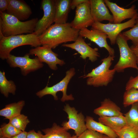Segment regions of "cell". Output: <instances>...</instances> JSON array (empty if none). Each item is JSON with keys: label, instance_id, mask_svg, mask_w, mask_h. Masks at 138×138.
Masks as SVG:
<instances>
[{"label": "cell", "instance_id": "obj_1", "mask_svg": "<svg viewBox=\"0 0 138 138\" xmlns=\"http://www.w3.org/2000/svg\"><path fill=\"white\" fill-rule=\"evenodd\" d=\"M79 31L73 28L70 23L54 24L39 37L41 45L54 49L62 43L74 42L79 35Z\"/></svg>", "mask_w": 138, "mask_h": 138}, {"label": "cell", "instance_id": "obj_2", "mask_svg": "<svg viewBox=\"0 0 138 138\" xmlns=\"http://www.w3.org/2000/svg\"><path fill=\"white\" fill-rule=\"evenodd\" d=\"M0 33L5 37L33 33L39 20L37 18L22 21L16 17L0 12Z\"/></svg>", "mask_w": 138, "mask_h": 138}, {"label": "cell", "instance_id": "obj_3", "mask_svg": "<svg viewBox=\"0 0 138 138\" xmlns=\"http://www.w3.org/2000/svg\"><path fill=\"white\" fill-rule=\"evenodd\" d=\"M24 45L35 47L41 45L39 37L34 33L5 37L0 33V58L7 59L14 48Z\"/></svg>", "mask_w": 138, "mask_h": 138}, {"label": "cell", "instance_id": "obj_4", "mask_svg": "<svg viewBox=\"0 0 138 138\" xmlns=\"http://www.w3.org/2000/svg\"><path fill=\"white\" fill-rule=\"evenodd\" d=\"M114 57L115 56L109 55L102 59L100 65L83 77L84 78L88 77L87 85L95 87L106 86L112 81L116 71L114 68L110 69V68Z\"/></svg>", "mask_w": 138, "mask_h": 138}, {"label": "cell", "instance_id": "obj_5", "mask_svg": "<svg viewBox=\"0 0 138 138\" xmlns=\"http://www.w3.org/2000/svg\"><path fill=\"white\" fill-rule=\"evenodd\" d=\"M128 40L121 33L118 36L116 43L119 48L120 57L118 62L114 66L116 72H123L127 68H138L135 56L129 45Z\"/></svg>", "mask_w": 138, "mask_h": 138}, {"label": "cell", "instance_id": "obj_6", "mask_svg": "<svg viewBox=\"0 0 138 138\" xmlns=\"http://www.w3.org/2000/svg\"><path fill=\"white\" fill-rule=\"evenodd\" d=\"M65 77L60 82L52 86L49 87L47 85L44 89L37 92L36 95L39 98H41L45 95H51L53 96L55 100L58 99L56 93L61 91L63 93L61 100L62 102L66 101L73 100L74 98L72 94L67 95L66 91L68 84L72 78L75 75V69L72 68L67 71Z\"/></svg>", "mask_w": 138, "mask_h": 138}, {"label": "cell", "instance_id": "obj_7", "mask_svg": "<svg viewBox=\"0 0 138 138\" xmlns=\"http://www.w3.org/2000/svg\"><path fill=\"white\" fill-rule=\"evenodd\" d=\"M29 53L23 56H16L11 54L6 59L10 67L20 68L22 75L26 76L30 72L36 71L43 67V64L38 57H29Z\"/></svg>", "mask_w": 138, "mask_h": 138}, {"label": "cell", "instance_id": "obj_8", "mask_svg": "<svg viewBox=\"0 0 138 138\" xmlns=\"http://www.w3.org/2000/svg\"><path fill=\"white\" fill-rule=\"evenodd\" d=\"M138 15H136L129 20L123 23L105 24L98 22H95L92 28L98 29L106 34L112 45L116 43L117 38L121 32L125 29L132 28L136 22V19Z\"/></svg>", "mask_w": 138, "mask_h": 138}, {"label": "cell", "instance_id": "obj_9", "mask_svg": "<svg viewBox=\"0 0 138 138\" xmlns=\"http://www.w3.org/2000/svg\"><path fill=\"white\" fill-rule=\"evenodd\" d=\"M41 6L43 11L42 17L38 20L33 33L39 37L54 22L55 8V0H43Z\"/></svg>", "mask_w": 138, "mask_h": 138}, {"label": "cell", "instance_id": "obj_10", "mask_svg": "<svg viewBox=\"0 0 138 138\" xmlns=\"http://www.w3.org/2000/svg\"><path fill=\"white\" fill-rule=\"evenodd\" d=\"M63 110L68 115V120L63 122L61 125L66 130H74L76 135H80L87 129L85 124V119L82 112L78 113V111L73 107H71L68 104L64 106Z\"/></svg>", "mask_w": 138, "mask_h": 138}, {"label": "cell", "instance_id": "obj_11", "mask_svg": "<svg viewBox=\"0 0 138 138\" xmlns=\"http://www.w3.org/2000/svg\"><path fill=\"white\" fill-rule=\"evenodd\" d=\"M94 22L91 13L89 0L76 7L74 18L70 24L73 28L80 30L92 26Z\"/></svg>", "mask_w": 138, "mask_h": 138}, {"label": "cell", "instance_id": "obj_12", "mask_svg": "<svg viewBox=\"0 0 138 138\" xmlns=\"http://www.w3.org/2000/svg\"><path fill=\"white\" fill-rule=\"evenodd\" d=\"M51 48L46 46H39L29 50V54L37 56L42 62L47 63L51 69L56 70L57 65L62 66L64 62L58 58V54L52 50Z\"/></svg>", "mask_w": 138, "mask_h": 138}, {"label": "cell", "instance_id": "obj_13", "mask_svg": "<svg viewBox=\"0 0 138 138\" xmlns=\"http://www.w3.org/2000/svg\"><path fill=\"white\" fill-rule=\"evenodd\" d=\"M62 46L71 48L77 51L80 55V57L85 60L87 57L92 62L96 61L100 56L98 52V49L92 48L86 43L83 37L79 35L74 42L70 44H64Z\"/></svg>", "mask_w": 138, "mask_h": 138}, {"label": "cell", "instance_id": "obj_14", "mask_svg": "<svg viewBox=\"0 0 138 138\" xmlns=\"http://www.w3.org/2000/svg\"><path fill=\"white\" fill-rule=\"evenodd\" d=\"M79 34L83 37L86 38L95 43L99 47L105 48L108 52L109 55L114 56V50L107 43V36L105 33L93 28L90 30L86 28L80 30Z\"/></svg>", "mask_w": 138, "mask_h": 138}, {"label": "cell", "instance_id": "obj_15", "mask_svg": "<svg viewBox=\"0 0 138 138\" xmlns=\"http://www.w3.org/2000/svg\"><path fill=\"white\" fill-rule=\"evenodd\" d=\"M104 1L112 14L114 24L121 23L125 19H131L138 15L137 9L134 5H132L129 8L126 9L109 0H104Z\"/></svg>", "mask_w": 138, "mask_h": 138}, {"label": "cell", "instance_id": "obj_16", "mask_svg": "<svg viewBox=\"0 0 138 138\" xmlns=\"http://www.w3.org/2000/svg\"><path fill=\"white\" fill-rule=\"evenodd\" d=\"M9 4L6 13L13 16L20 21L28 19L32 14L30 6L24 1L8 0Z\"/></svg>", "mask_w": 138, "mask_h": 138}, {"label": "cell", "instance_id": "obj_17", "mask_svg": "<svg viewBox=\"0 0 138 138\" xmlns=\"http://www.w3.org/2000/svg\"><path fill=\"white\" fill-rule=\"evenodd\" d=\"M91 14L95 22H100L103 20L109 23L113 21L112 15H111L103 0H89Z\"/></svg>", "mask_w": 138, "mask_h": 138}, {"label": "cell", "instance_id": "obj_18", "mask_svg": "<svg viewBox=\"0 0 138 138\" xmlns=\"http://www.w3.org/2000/svg\"><path fill=\"white\" fill-rule=\"evenodd\" d=\"M94 112L100 117H112L123 114L120 108L110 99H105L101 106L95 109Z\"/></svg>", "mask_w": 138, "mask_h": 138}, {"label": "cell", "instance_id": "obj_19", "mask_svg": "<svg viewBox=\"0 0 138 138\" xmlns=\"http://www.w3.org/2000/svg\"><path fill=\"white\" fill-rule=\"evenodd\" d=\"M71 1L55 0V15L54 24H63L67 23Z\"/></svg>", "mask_w": 138, "mask_h": 138}, {"label": "cell", "instance_id": "obj_20", "mask_svg": "<svg viewBox=\"0 0 138 138\" xmlns=\"http://www.w3.org/2000/svg\"><path fill=\"white\" fill-rule=\"evenodd\" d=\"M85 122L88 129L97 132L111 138L118 137L113 130L101 123L95 121L91 117L87 116L85 119Z\"/></svg>", "mask_w": 138, "mask_h": 138}, {"label": "cell", "instance_id": "obj_21", "mask_svg": "<svg viewBox=\"0 0 138 138\" xmlns=\"http://www.w3.org/2000/svg\"><path fill=\"white\" fill-rule=\"evenodd\" d=\"M99 122L109 127L115 132L127 124L124 116L123 114L112 117H101Z\"/></svg>", "mask_w": 138, "mask_h": 138}, {"label": "cell", "instance_id": "obj_22", "mask_svg": "<svg viewBox=\"0 0 138 138\" xmlns=\"http://www.w3.org/2000/svg\"><path fill=\"white\" fill-rule=\"evenodd\" d=\"M25 105V101L21 100L17 102L7 105L0 110V116L9 120L21 114V112Z\"/></svg>", "mask_w": 138, "mask_h": 138}, {"label": "cell", "instance_id": "obj_23", "mask_svg": "<svg viewBox=\"0 0 138 138\" xmlns=\"http://www.w3.org/2000/svg\"><path fill=\"white\" fill-rule=\"evenodd\" d=\"M44 133L43 138H71L72 136L67 131L54 123L52 127L42 130Z\"/></svg>", "mask_w": 138, "mask_h": 138}, {"label": "cell", "instance_id": "obj_24", "mask_svg": "<svg viewBox=\"0 0 138 138\" xmlns=\"http://www.w3.org/2000/svg\"><path fill=\"white\" fill-rule=\"evenodd\" d=\"M16 87L14 82L8 80L4 71H0V91L6 97H8L9 93L14 95L15 94Z\"/></svg>", "mask_w": 138, "mask_h": 138}, {"label": "cell", "instance_id": "obj_25", "mask_svg": "<svg viewBox=\"0 0 138 138\" xmlns=\"http://www.w3.org/2000/svg\"><path fill=\"white\" fill-rule=\"evenodd\" d=\"M119 138H138V128L127 124L115 132Z\"/></svg>", "mask_w": 138, "mask_h": 138}, {"label": "cell", "instance_id": "obj_26", "mask_svg": "<svg viewBox=\"0 0 138 138\" xmlns=\"http://www.w3.org/2000/svg\"><path fill=\"white\" fill-rule=\"evenodd\" d=\"M127 124L138 128V103L132 105L130 110L124 114Z\"/></svg>", "mask_w": 138, "mask_h": 138}, {"label": "cell", "instance_id": "obj_27", "mask_svg": "<svg viewBox=\"0 0 138 138\" xmlns=\"http://www.w3.org/2000/svg\"><path fill=\"white\" fill-rule=\"evenodd\" d=\"M9 120V123L22 131H25L27 125L30 122L27 116L22 114L14 117Z\"/></svg>", "mask_w": 138, "mask_h": 138}, {"label": "cell", "instance_id": "obj_28", "mask_svg": "<svg viewBox=\"0 0 138 138\" xmlns=\"http://www.w3.org/2000/svg\"><path fill=\"white\" fill-rule=\"evenodd\" d=\"M123 97V104L124 107L138 103V89L132 88L126 90Z\"/></svg>", "mask_w": 138, "mask_h": 138}, {"label": "cell", "instance_id": "obj_29", "mask_svg": "<svg viewBox=\"0 0 138 138\" xmlns=\"http://www.w3.org/2000/svg\"><path fill=\"white\" fill-rule=\"evenodd\" d=\"M22 132L9 123L7 124L4 123L1 125L0 128V137L10 138Z\"/></svg>", "mask_w": 138, "mask_h": 138}, {"label": "cell", "instance_id": "obj_30", "mask_svg": "<svg viewBox=\"0 0 138 138\" xmlns=\"http://www.w3.org/2000/svg\"><path fill=\"white\" fill-rule=\"evenodd\" d=\"M136 20L135 24L131 29L122 33L128 40H131L134 46L138 45V20Z\"/></svg>", "mask_w": 138, "mask_h": 138}, {"label": "cell", "instance_id": "obj_31", "mask_svg": "<svg viewBox=\"0 0 138 138\" xmlns=\"http://www.w3.org/2000/svg\"><path fill=\"white\" fill-rule=\"evenodd\" d=\"M103 135L97 132L87 129L77 138H103Z\"/></svg>", "mask_w": 138, "mask_h": 138}, {"label": "cell", "instance_id": "obj_32", "mask_svg": "<svg viewBox=\"0 0 138 138\" xmlns=\"http://www.w3.org/2000/svg\"><path fill=\"white\" fill-rule=\"evenodd\" d=\"M132 88L138 89V75L135 77L132 76L130 77L126 84V90Z\"/></svg>", "mask_w": 138, "mask_h": 138}, {"label": "cell", "instance_id": "obj_33", "mask_svg": "<svg viewBox=\"0 0 138 138\" xmlns=\"http://www.w3.org/2000/svg\"><path fill=\"white\" fill-rule=\"evenodd\" d=\"M43 135L40 131L36 132L34 130L29 131L27 132V138H43Z\"/></svg>", "mask_w": 138, "mask_h": 138}, {"label": "cell", "instance_id": "obj_34", "mask_svg": "<svg viewBox=\"0 0 138 138\" xmlns=\"http://www.w3.org/2000/svg\"><path fill=\"white\" fill-rule=\"evenodd\" d=\"M89 0H72L71 5V9H74L81 4L87 2Z\"/></svg>", "mask_w": 138, "mask_h": 138}, {"label": "cell", "instance_id": "obj_35", "mask_svg": "<svg viewBox=\"0 0 138 138\" xmlns=\"http://www.w3.org/2000/svg\"><path fill=\"white\" fill-rule=\"evenodd\" d=\"M8 4V0H0V12H4L6 11Z\"/></svg>", "mask_w": 138, "mask_h": 138}, {"label": "cell", "instance_id": "obj_36", "mask_svg": "<svg viewBox=\"0 0 138 138\" xmlns=\"http://www.w3.org/2000/svg\"><path fill=\"white\" fill-rule=\"evenodd\" d=\"M130 47L135 56L136 63L138 65V45L136 46L132 45Z\"/></svg>", "mask_w": 138, "mask_h": 138}, {"label": "cell", "instance_id": "obj_37", "mask_svg": "<svg viewBox=\"0 0 138 138\" xmlns=\"http://www.w3.org/2000/svg\"><path fill=\"white\" fill-rule=\"evenodd\" d=\"M27 132L22 131L18 134L10 138H27Z\"/></svg>", "mask_w": 138, "mask_h": 138}, {"label": "cell", "instance_id": "obj_38", "mask_svg": "<svg viewBox=\"0 0 138 138\" xmlns=\"http://www.w3.org/2000/svg\"><path fill=\"white\" fill-rule=\"evenodd\" d=\"M103 138H111L110 137H109L106 135H103ZM117 138H119L118 137Z\"/></svg>", "mask_w": 138, "mask_h": 138}, {"label": "cell", "instance_id": "obj_39", "mask_svg": "<svg viewBox=\"0 0 138 138\" xmlns=\"http://www.w3.org/2000/svg\"><path fill=\"white\" fill-rule=\"evenodd\" d=\"M71 138H77V136L76 135H73L72 136Z\"/></svg>", "mask_w": 138, "mask_h": 138}, {"label": "cell", "instance_id": "obj_40", "mask_svg": "<svg viewBox=\"0 0 138 138\" xmlns=\"http://www.w3.org/2000/svg\"><path fill=\"white\" fill-rule=\"evenodd\" d=\"M0 138H7L5 137H0Z\"/></svg>", "mask_w": 138, "mask_h": 138}, {"label": "cell", "instance_id": "obj_41", "mask_svg": "<svg viewBox=\"0 0 138 138\" xmlns=\"http://www.w3.org/2000/svg\"><path fill=\"white\" fill-rule=\"evenodd\" d=\"M136 20H138V16L137 17H136Z\"/></svg>", "mask_w": 138, "mask_h": 138}, {"label": "cell", "instance_id": "obj_42", "mask_svg": "<svg viewBox=\"0 0 138 138\" xmlns=\"http://www.w3.org/2000/svg\"><path fill=\"white\" fill-rule=\"evenodd\" d=\"M137 70L138 71V69H137Z\"/></svg>", "mask_w": 138, "mask_h": 138}]
</instances>
